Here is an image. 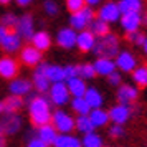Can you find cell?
<instances>
[{"instance_id": "obj_16", "label": "cell", "mask_w": 147, "mask_h": 147, "mask_svg": "<svg viewBox=\"0 0 147 147\" xmlns=\"http://www.w3.org/2000/svg\"><path fill=\"white\" fill-rule=\"evenodd\" d=\"M140 22H142V18H140L139 13L121 15V25H122V28L126 30L127 33H134V32H137Z\"/></svg>"}, {"instance_id": "obj_25", "label": "cell", "mask_w": 147, "mask_h": 147, "mask_svg": "<svg viewBox=\"0 0 147 147\" xmlns=\"http://www.w3.org/2000/svg\"><path fill=\"white\" fill-rule=\"evenodd\" d=\"M89 27V32L94 35V36H106L107 33H109V25H107L106 22L99 20V18H94V20H91V23L88 25Z\"/></svg>"}, {"instance_id": "obj_40", "label": "cell", "mask_w": 147, "mask_h": 147, "mask_svg": "<svg viewBox=\"0 0 147 147\" xmlns=\"http://www.w3.org/2000/svg\"><path fill=\"white\" fill-rule=\"evenodd\" d=\"M65 78L68 80H73V78H78V66H66L65 68Z\"/></svg>"}, {"instance_id": "obj_17", "label": "cell", "mask_w": 147, "mask_h": 147, "mask_svg": "<svg viewBox=\"0 0 147 147\" xmlns=\"http://www.w3.org/2000/svg\"><path fill=\"white\" fill-rule=\"evenodd\" d=\"M76 45H78V48H80L81 51H89L96 45V36L89 30H83L78 35V38H76Z\"/></svg>"}, {"instance_id": "obj_3", "label": "cell", "mask_w": 147, "mask_h": 147, "mask_svg": "<svg viewBox=\"0 0 147 147\" xmlns=\"http://www.w3.org/2000/svg\"><path fill=\"white\" fill-rule=\"evenodd\" d=\"M20 47V36L17 30H8L5 27H0V48L5 53H13Z\"/></svg>"}, {"instance_id": "obj_19", "label": "cell", "mask_w": 147, "mask_h": 147, "mask_svg": "<svg viewBox=\"0 0 147 147\" xmlns=\"http://www.w3.org/2000/svg\"><path fill=\"white\" fill-rule=\"evenodd\" d=\"M68 91L71 96L74 98H84L86 94V83L81 80V78H73V80H68Z\"/></svg>"}, {"instance_id": "obj_23", "label": "cell", "mask_w": 147, "mask_h": 147, "mask_svg": "<svg viewBox=\"0 0 147 147\" xmlns=\"http://www.w3.org/2000/svg\"><path fill=\"white\" fill-rule=\"evenodd\" d=\"M56 129H55L51 124H47V126H43L38 129V139L41 140V142H45V144H53L55 139H56Z\"/></svg>"}, {"instance_id": "obj_15", "label": "cell", "mask_w": 147, "mask_h": 147, "mask_svg": "<svg viewBox=\"0 0 147 147\" xmlns=\"http://www.w3.org/2000/svg\"><path fill=\"white\" fill-rule=\"evenodd\" d=\"M76 38H78V35L73 28H63V30H60V33L56 36V41L63 48H73L76 45Z\"/></svg>"}, {"instance_id": "obj_8", "label": "cell", "mask_w": 147, "mask_h": 147, "mask_svg": "<svg viewBox=\"0 0 147 147\" xmlns=\"http://www.w3.org/2000/svg\"><path fill=\"white\" fill-rule=\"evenodd\" d=\"M50 96H51V101L58 106H63L66 104L68 99H69V91H68V86L65 83H55L51 89H50Z\"/></svg>"}, {"instance_id": "obj_28", "label": "cell", "mask_w": 147, "mask_h": 147, "mask_svg": "<svg viewBox=\"0 0 147 147\" xmlns=\"http://www.w3.org/2000/svg\"><path fill=\"white\" fill-rule=\"evenodd\" d=\"M45 74H47V80L51 81L53 84L55 83H63V81L66 80L65 78V68H60V66H50L48 65Z\"/></svg>"}, {"instance_id": "obj_41", "label": "cell", "mask_w": 147, "mask_h": 147, "mask_svg": "<svg viewBox=\"0 0 147 147\" xmlns=\"http://www.w3.org/2000/svg\"><path fill=\"white\" fill-rule=\"evenodd\" d=\"M109 134H111L113 137H121V136L124 134V129H122V126H116V124H114V126L109 129Z\"/></svg>"}, {"instance_id": "obj_36", "label": "cell", "mask_w": 147, "mask_h": 147, "mask_svg": "<svg viewBox=\"0 0 147 147\" xmlns=\"http://www.w3.org/2000/svg\"><path fill=\"white\" fill-rule=\"evenodd\" d=\"M94 74H96V71H94L93 65H81V66H78V78H81V80H91Z\"/></svg>"}, {"instance_id": "obj_11", "label": "cell", "mask_w": 147, "mask_h": 147, "mask_svg": "<svg viewBox=\"0 0 147 147\" xmlns=\"http://www.w3.org/2000/svg\"><path fill=\"white\" fill-rule=\"evenodd\" d=\"M137 96H139L137 89L134 86H131V84H122L119 88V91H117V101L122 106H129L131 102H134L137 99Z\"/></svg>"}, {"instance_id": "obj_32", "label": "cell", "mask_w": 147, "mask_h": 147, "mask_svg": "<svg viewBox=\"0 0 147 147\" xmlns=\"http://www.w3.org/2000/svg\"><path fill=\"white\" fill-rule=\"evenodd\" d=\"M71 106H73V109L80 114V116H88V114L91 113V107H89V104L84 101V98H74L73 102H71Z\"/></svg>"}, {"instance_id": "obj_47", "label": "cell", "mask_w": 147, "mask_h": 147, "mask_svg": "<svg viewBox=\"0 0 147 147\" xmlns=\"http://www.w3.org/2000/svg\"><path fill=\"white\" fill-rule=\"evenodd\" d=\"M144 53L147 55V38H146V41H144Z\"/></svg>"}, {"instance_id": "obj_39", "label": "cell", "mask_w": 147, "mask_h": 147, "mask_svg": "<svg viewBox=\"0 0 147 147\" xmlns=\"http://www.w3.org/2000/svg\"><path fill=\"white\" fill-rule=\"evenodd\" d=\"M45 10H47L48 15H56L58 13V5L55 3L53 0H47L45 2Z\"/></svg>"}, {"instance_id": "obj_46", "label": "cell", "mask_w": 147, "mask_h": 147, "mask_svg": "<svg viewBox=\"0 0 147 147\" xmlns=\"http://www.w3.org/2000/svg\"><path fill=\"white\" fill-rule=\"evenodd\" d=\"M84 2H86L88 5H96V3H99L101 0H84Z\"/></svg>"}, {"instance_id": "obj_5", "label": "cell", "mask_w": 147, "mask_h": 147, "mask_svg": "<svg viewBox=\"0 0 147 147\" xmlns=\"http://www.w3.org/2000/svg\"><path fill=\"white\" fill-rule=\"evenodd\" d=\"M94 20V12L89 7H84L83 10L71 15V28L73 30H84V28Z\"/></svg>"}, {"instance_id": "obj_14", "label": "cell", "mask_w": 147, "mask_h": 147, "mask_svg": "<svg viewBox=\"0 0 147 147\" xmlns=\"http://www.w3.org/2000/svg\"><path fill=\"white\" fill-rule=\"evenodd\" d=\"M48 65L47 63H43V65H40V66L36 68V71H35L33 74V83H35V88L40 91V93H47L48 88H50V81L47 80V74H45V71H47Z\"/></svg>"}, {"instance_id": "obj_21", "label": "cell", "mask_w": 147, "mask_h": 147, "mask_svg": "<svg viewBox=\"0 0 147 147\" xmlns=\"http://www.w3.org/2000/svg\"><path fill=\"white\" fill-rule=\"evenodd\" d=\"M0 124L3 127V132L8 134V136H12V134H15L20 129V117L15 116V114H8L3 121H0Z\"/></svg>"}, {"instance_id": "obj_22", "label": "cell", "mask_w": 147, "mask_h": 147, "mask_svg": "<svg viewBox=\"0 0 147 147\" xmlns=\"http://www.w3.org/2000/svg\"><path fill=\"white\" fill-rule=\"evenodd\" d=\"M51 45V38H50V35L47 32H38V33L33 35V38H32V47H35L38 51H45L48 50Z\"/></svg>"}, {"instance_id": "obj_18", "label": "cell", "mask_w": 147, "mask_h": 147, "mask_svg": "<svg viewBox=\"0 0 147 147\" xmlns=\"http://www.w3.org/2000/svg\"><path fill=\"white\" fill-rule=\"evenodd\" d=\"M96 74H101V76H109L116 71V63L113 60H104V58H98L96 63L93 65Z\"/></svg>"}, {"instance_id": "obj_9", "label": "cell", "mask_w": 147, "mask_h": 147, "mask_svg": "<svg viewBox=\"0 0 147 147\" xmlns=\"http://www.w3.org/2000/svg\"><path fill=\"white\" fill-rule=\"evenodd\" d=\"M20 60L22 63H25L27 66H35L41 61V51H38L35 47L32 45H27V47L22 48V53H20Z\"/></svg>"}, {"instance_id": "obj_49", "label": "cell", "mask_w": 147, "mask_h": 147, "mask_svg": "<svg viewBox=\"0 0 147 147\" xmlns=\"http://www.w3.org/2000/svg\"><path fill=\"white\" fill-rule=\"evenodd\" d=\"M0 113H3V104L0 102Z\"/></svg>"}, {"instance_id": "obj_50", "label": "cell", "mask_w": 147, "mask_h": 147, "mask_svg": "<svg viewBox=\"0 0 147 147\" xmlns=\"http://www.w3.org/2000/svg\"><path fill=\"white\" fill-rule=\"evenodd\" d=\"M144 22H146V23H147V13H146V17H144Z\"/></svg>"}, {"instance_id": "obj_29", "label": "cell", "mask_w": 147, "mask_h": 147, "mask_svg": "<svg viewBox=\"0 0 147 147\" xmlns=\"http://www.w3.org/2000/svg\"><path fill=\"white\" fill-rule=\"evenodd\" d=\"M88 117H89V121L93 122L94 127H99V126H106L107 124L109 114H107L106 111H102V109H93Z\"/></svg>"}, {"instance_id": "obj_45", "label": "cell", "mask_w": 147, "mask_h": 147, "mask_svg": "<svg viewBox=\"0 0 147 147\" xmlns=\"http://www.w3.org/2000/svg\"><path fill=\"white\" fill-rule=\"evenodd\" d=\"M30 2H32V0H17V3H18V5H22V7H25V5H28Z\"/></svg>"}, {"instance_id": "obj_34", "label": "cell", "mask_w": 147, "mask_h": 147, "mask_svg": "<svg viewBox=\"0 0 147 147\" xmlns=\"http://www.w3.org/2000/svg\"><path fill=\"white\" fill-rule=\"evenodd\" d=\"M134 81L139 84V86H147V66H140V68H136L134 69Z\"/></svg>"}, {"instance_id": "obj_10", "label": "cell", "mask_w": 147, "mask_h": 147, "mask_svg": "<svg viewBox=\"0 0 147 147\" xmlns=\"http://www.w3.org/2000/svg\"><path fill=\"white\" fill-rule=\"evenodd\" d=\"M17 33H18V36L25 38V40H32L33 38V20H32V15L30 13H25L18 20Z\"/></svg>"}, {"instance_id": "obj_38", "label": "cell", "mask_w": 147, "mask_h": 147, "mask_svg": "<svg viewBox=\"0 0 147 147\" xmlns=\"http://www.w3.org/2000/svg\"><path fill=\"white\" fill-rule=\"evenodd\" d=\"M127 40H131L136 45H144L146 41V35L140 33V32H134V33H127Z\"/></svg>"}, {"instance_id": "obj_31", "label": "cell", "mask_w": 147, "mask_h": 147, "mask_svg": "<svg viewBox=\"0 0 147 147\" xmlns=\"http://www.w3.org/2000/svg\"><path fill=\"white\" fill-rule=\"evenodd\" d=\"M74 127H78V131L80 132H84V134H91L94 131L93 122L89 121L88 116H80L78 119L74 121Z\"/></svg>"}, {"instance_id": "obj_7", "label": "cell", "mask_w": 147, "mask_h": 147, "mask_svg": "<svg viewBox=\"0 0 147 147\" xmlns=\"http://www.w3.org/2000/svg\"><path fill=\"white\" fill-rule=\"evenodd\" d=\"M98 18L102 22H116L117 18H121V12H119V7H117V3H114V2H107L104 3L102 7L99 8V12H98Z\"/></svg>"}, {"instance_id": "obj_43", "label": "cell", "mask_w": 147, "mask_h": 147, "mask_svg": "<svg viewBox=\"0 0 147 147\" xmlns=\"http://www.w3.org/2000/svg\"><path fill=\"white\" fill-rule=\"evenodd\" d=\"M28 147H48L45 142H41L40 139H32L30 140V144H28Z\"/></svg>"}, {"instance_id": "obj_24", "label": "cell", "mask_w": 147, "mask_h": 147, "mask_svg": "<svg viewBox=\"0 0 147 147\" xmlns=\"http://www.w3.org/2000/svg\"><path fill=\"white\" fill-rule=\"evenodd\" d=\"M84 101H86L91 109H99L101 104H102V96L98 89L94 88H89L86 89V94H84Z\"/></svg>"}, {"instance_id": "obj_37", "label": "cell", "mask_w": 147, "mask_h": 147, "mask_svg": "<svg viewBox=\"0 0 147 147\" xmlns=\"http://www.w3.org/2000/svg\"><path fill=\"white\" fill-rule=\"evenodd\" d=\"M84 5H86L84 0H66V7H68V10H69L71 13H76V12L83 10Z\"/></svg>"}, {"instance_id": "obj_13", "label": "cell", "mask_w": 147, "mask_h": 147, "mask_svg": "<svg viewBox=\"0 0 147 147\" xmlns=\"http://www.w3.org/2000/svg\"><path fill=\"white\" fill-rule=\"evenodd\" d=\"M109 119L113 121L116 126H122L127 119H129V106H122V104H117V106H114L111 111H109Z\"/></svg>"}, {"instance_id": "obj_4", "label": "cell", "mask_w": 147, "mask_h": 147, "mask_svg": "<svg viewBox=\"0 0 147 147\" xmlns=\"http://www.w3.org/2000/svg\"><path fill=\"white\" fill-rule=\"evenodd\" d=\"M51 126L56 129V131H60L63 134H68L71 132L74 129V119L71 116H68L66 113H63V111H56V113L51 116Z\"/></svg>"}, {"instance_id": "obj_44", "label": "cell", "mask_w": 147, "mask_h": 147, "mask_svg": "<svg viewBox=\"0 0 147 147\" xmlns=\"http://www.w3.org/2000/svg\"><path fill=\"white\" fill-rule=\"evenodd\" d=\"M5 132H3V127H2V124H0V147H7V142H5Z\"/></svg>"}, {"instance_id": "obj_12", "label": "cell", "mask_w": 147, "mask_h": 147, "mask_svg": "<svg viewBox=\"0 0 147 147\" xmlns=\"http://www.w3.org/2000/svg\"><path fill=\"white\" fill-rule=\"evenodd\" d=\"M136 65H137V61L134 58L132 53H129V51H121L117 56H116V66L122 69V71H134L136 69Z\"/></svg>"}, {"instance_id": "obj_1", "label": "cell", "mask_w": 147, "mask_h": 147, "mask_svg": "<svg viewBox=\"0 0 147 147\" xmlns=\"http://www.w3.org/2000/svg\"><path fill=\"white\" fill-rule=\"evenodd\" d=\"M30 119H32V124L36 127H43L50 124L51 113H50V102L47 98L36 96L30 102Z\"/></svg>"}, {"instance_id": "obj_42", "label": "cell", "mask_w": 147, "mask_h": 147, "mask_svg": "<svg viewBox=\"0 0 147 147\" xmlns=\"http://www.w3.org/2000/svg\"><path fill=\"white\" fill-rule=\"evenodd\" d=\"M107 78H109V83H111L113 86H117V84L121 83V74L117 73V71H114L113 74H109Z\"/></svg>"}, {"instance_id": "obj_2", "label": "cell", "mask_w": 147, "mask_h": 147, "mask_svg": "<svg viewBox=\"0 0 147 147\" xmlns=\"http://www.w3.org/2000/svg\"><path fill=\"white\" fill-rule=\"evenodd\" d=\"M94 53L99 58L113 60L114 56L119 55V38L113 33H107L106 36H101L94 45Z\"/></svg>"}, {"instance_id": "obj_6", "label": "cell", "mask_w": 147, "mask_h": 147, "mask_svg": "<svg viewBox=\"0 0 147 147\" xmlns=\"http://www.w3.org/2000/svg\"><path fill=\"white\" fill-rule=\"evenodd\" d=\"M20 65L18 61L10 58V56H3L0 58V76L5 80H15V76L18 74Z\"/></svg>"}, {"instance_id": "obj_48", "label": "cell", "mask_w": 147, "mask_h": 147, "mask_svg": "<svg viewBox=\"0 0 147 147\" xmlns=\"http://www.w3.org/2000/svg\"><path fill=\"white\" fill-rule=\"evenodd\" d=\"M0 3L2 5H7V3H10V0H0Z\"/></svg>"}, {"instance_id": "obj_27", "label": "cell", "mask_w": 147, "mask_h": 147, "mask_svg": "<svg viewBox=\"0 0 147 147\" xmlns=\"http://www.w3.org/2000/svg\"><path fill=\"white\" fill-rule=\"evenodd\" d=\"M2 104H3V113L15 114V111H18L22 107L23 99H22V96H10L5 101H2Z\"/></svg>"}, {"instance_id": "obj_26", "label": "cell", "mask_w": 147, "mask_h": 147, "mask_svg": "<svg viewBox=\"0 0 147 147\" xmlns=\"http://www.w3.org/2000/svg\"><path fill=\"white\" fill-rule=\"evenodd\" d=\"M32 89V83L27 80H13L10 83V91L13 93V96H23Z\"/></svg>"}, {"instance_id": "obj_20", "label": "cell", "mask_w": 147, "mask_h": 147, "mask_svg": "<svg viewBox=\"0 0 147 147\" xmlns=\"http://www.w3.org/2000/svg\"><path fill=\"white\" fill-rule=\"evenodd\" d=\"M121 15L127 13H139L142 8V0H121L117 3Z\"/></svg>"}, {"instance_id": "obj_30", "label": "cell", "mask_w": 147, "mask_h": 147, "mask_svg": "<svg viewBox=\"0 0 147 147\" xmlns=\"http://www.w3.org/2000/svg\"><path fill=\"white\" fill-rule=\"evenodd\" d=\"M55 147H83L80 139H76L73 136H56V139L53 142Z\"/></svg>"}, {"instance_id": "obj_35", "label": "cell", "mask_w": 147, "mask_h": 147, "mask_svg": "<svg viewBox=\"0 0 147 147\" xmlns=\"http://www.w3.org/2000/svg\"><path fill=\"white\" fill-rule=\"evenodd\" d=\"M17 25H18V20L12 13H7L0 18V27H5L8 30H17Z\"/></svg>"}, {"instance_id": "obj_33", "label": "cell", "mask_w": 147, "mask_h": 147, "mask_svg": "<svg viewBox=\"0 0 147 147\" xmlns=\"http://www.w3.org/2000/svg\"><path fill=\"white\" fill-rule=\"evenodd\" d=\"M81 146L83 147H102V140H101V137L96 132H91V134L84 136Z\"/></svg>"}]
</instances>
